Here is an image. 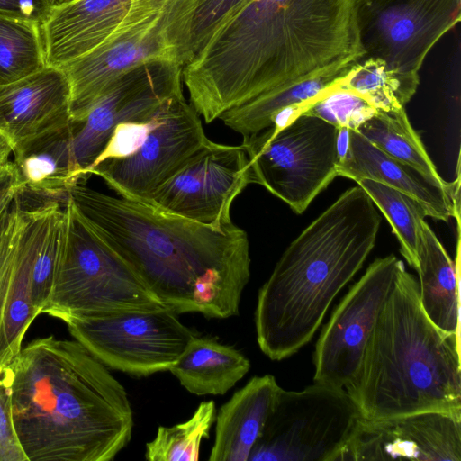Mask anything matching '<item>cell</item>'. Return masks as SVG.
<instances>
[{"instance_id":"6da1fadb","label":"cell","mask_w":461,"mask_h":461,"mask_svg":"<svg viewBox=\"0 0 461 461\" xmlns=\"http://www.w3.org/2000/svg\"><path fill=\"white\" fill-rule=\"evenodd\" d=\"M365 57L355 0H245L183 68L207 123L272 89Z\"/></svg>"},{"instance_id":"7a4b0ae2","label":"cell","mask_w":461,"mask_h":461,"mask_svg":"<svg viewBox=\"0 0 461 461\" xmlns=\"http://www.w3.org/2000/svg\"><path fill=\"white\" fill-rule=\"evenodd\" d=\"M68 196L94 230L177 314H239L250 277L244 230L233 222L221 228L202 224L86 184L71 186Z\"/></svg>"},{"instance_id":"3957f363","label":"cell","mask_w":461,"mask_h":461,"mask_svg":"<svg viewBox=\"0 0 461 461\" xmlns=\"http://www.w3.org/2000/svg\"><path fill=\"white\" fill-rule=\"evenodd\" d=\"M5 380L10 420L26 459L111 461L131 438L124 387L78 341L33 340Z\"/></svg>"},{"instance_id":"277c9868","label":"cell","mask_w":461,"mask_h":461,"mask_svg":"<svg viewBox=\"0 0 461 461\" xmlns=\"http://www.w3.org/2000/svg\"><path fill=\"white\" fill-rule=\"evenodd\" d=\"M381 216L358 185L342 193L286 248L258 294L257 341L271 360L304 347L375 247Z\"/></svg>"},{"instance_id":"5b68a950","label":"cell","mask_w":461,"mask_h":461,"mask_svg":"<svg viewBox=\"0 0 461 461\" xmlns=\"http://www.w3.org/2000/svg\"><path fill=\"white\" fill-rule=\"evenodd\" d=\"M345 390L366 420L425 411L461 417L460 339L429 321L402 262Z\"/></svg>"},{"instance_id":"8992f818","label":"cell","mask_w":461,"mask_h":461,"mask_svg":"<svg viewBox=\"0 0 461 461\" xmlns=\"http://www.w3.org/2000/svg\"><path fill=\"white\" fill-rule=\"evenodd\" d=\"M342 130L320 117L289 115L244 138L251 184L263 185L303 213L338 176Z\"/></svg>"},{"instance_id":"52a82bcc","label":"cell","mask_w":461,"mask_h":461,"mask_svg":"<svg viewBox=\"0 0 461 461\" xmlns=\"http://www.w3.org/2000/svg\"><path fill=\"white\" fill-rule=\"evenodd\" d=\"M197 0H172L60 68L69 84L72 122L83 121L105 88L131 69L158 61L185 66L192 57L191 24Z\"/></svg>"},{"instance_id":"ba28073f","label":"cell","mask_w":461,"mask_h":461,"mask_svg":"<svg viewBox=\"0 0 461 461\" xmlns=\"http://www.w3.org/2000/svg\"><path fill=\"white\" fill-rule=\"evenodd\" d=\"M66 238L51 287L61 316H100L167 305L89 225L73 201L64 203Z\"/></svg>"},{"instance_id":"9c48e42d","label":"cell","mask_w":461,"mask_h":461,"mask_svg":"<svg viewBox=\"0 0 461 461\" xmlns=\"http://www.w3.org/2000/svg\"><path fill=\"white\" fill-rule=\"evenodd\" d=\"M359 417L344 388H280L249 461H334Z\"/></svg>"},{"instance_id":"30bf717a","label":"cell","mask_w":461,"mask_h":461,"mask_svg":"<svg viewBox=\"0 0 461 461\" xmlns=\"http://www.w3.org/2000/svg\"><path fill=\"white\" fill-rule=\"evenodd\" d=\"M66 321L77 340L105 366L136 376L169 371L195 336L167 306Z\"/></svg>"},{"instance_id":"8fae6325","label":"cell","mask_w":461,"mask_h":461,"mask_svg":"<svg viewBox=\"0 0 461 461\" xmlns=\"http://www.w3.org/2000/svg\"><path fill=\"white\" fill-rule=\"evenodd\" d=\"M364 58L419 73L435 44L461 18V0H355Z\"/></svg>"},{"instance_id":"7c38bea8","label":"cell","mask_w":461,"mask_h":461,"mask_svg":"<svg viewBox=\"0 0 461 461\" xmlns=\"http://www.w3.org/2000/svg\"><path fill=\"white\" fill-rule=\"evenodd\" d=\"M209 139L199 114L183 93L170 97L139 148L131 154L93 167L121 197L146 202Z\"/></svg>"},{"instance_id":"4fadbf2b","label":"cell","mask_w":461,"mask_h":461,"mask_svg":"<svg viewBox=\"0 0 461 461\" xmlns=\"http://www.w3.org/2000/svg\"><path fill=\"white\" fill-rule=\"evenodd\" d=\"M184 66L167 61L142 65L116 78L77 122L72 152L79 184L121 123L154 118L166 101L183 93Z\"/></svg>"},{"instance_id":"5bb4252c","label":"cell","mask_w":461,"mask_h":461,"mask_svg":"<svg viewBox=\"0 0 461 461\" xmlns=\"http://www.w3.org/2000/svg\"><path fill=\"white\" fill-rule=\"evenodd\" d=\"M402 262L376 258L336 306L315 346L314 383L345 389L354 380Z\"/></svg>"},{"instance_id":"9a60e30c","label":"cell","mask_w":461,"mask_h":461,"mask_svg":"<svg viewBox=\"0 0 461 461\" xmlns=\"http://www.w3.org/2000/svg\"><path fill=\"white\" fill-rule=\"evenodd\" d=\"M251 184L242 145L208 140L145 203L194 221L221 228L230 223L235 198Z\"/></svg>"},{"instance_id":"2e32d148","label":"cell","mask_w":461,"mask_h":461,"mask_svg":"<svg viewBox=\"0 0 461 461\" xmlns=\"http://www.w3.org/2000/svg\"><path fill=\"white\" fill-rule=\"evenodd\" d=\"M375 460L461 461V417L439 411L359 417L334 461Z\"/></svg>"},{"instance_id":"e0dca14e","label":"cell","mask_w":461,"mask_h":461,"mask_svg":"<svg viewBox=\"0 0 461 461\" xmlns=\"http://www.w3.org/2000/svg\"><path fill=\"white\" fill-rule=\"evenodd\" d=\"M171 1L73 0L55 5L41 24L46 66L62 68Z\"/></svg>"},{"instance_id":"ac0fdd59","label":"cell","mask_w":461,"mask_h":461,"mask_svg":"<svg viewBox=\"0 0 461 461\" xmlns=\"http://www.w3.org/2000/svg\"><path fill=\"white\" fill-rule=\"evenodd\" d=\"M346 138L337 166L338 176L379 182L415 199L427 216L443 221L454 217L460 224L459 174L456 182L444 187L385 154L357 130H347Z\"/></svg>"},{"instance_id":"d6986e66","label":"cell","mask_w":461,"mask_h":461,"mask_svg":"<svg viewBox=\"0 0 461 461\" xmlns=\"http://www.w3.org/2000/svg\"><path fill=\"white\" fill-rule=\"evenodd\" d=\"M69 122L70 88L61 68L46 66L0 86V133L13 149L30 138Z\"/></svg>"},{"instance_id":"ffe728a7","label":"cell","mask_w":461,"mask_h":461,"mask_svg":"<svg viewBox=\"0 0 461 461\" xmlns=\"http://www.w3.org/2000/svg\"><path fill=\"white\" fill-rule=\"evenodd\" d=\"M77 126V122H69L14 148L13 162L22 185L21 195L65 203L68 189L79 184L72 152Z\"/></svg>"},{"instance_id":"44dd1931","label":"cell","mask_w":461,"mask_h":461,"mask_svg":"<svg viewBox=\"0 0 461 461\" xmlns=\"http://www.w3.org/2000/svg\"><path fill=\"white\" fill-rule=\"evenodd\" d=\"M280 388L272 375L254 376L221 405L209 461H249Z\"/></svg>"},{"instance_id":"7402d4cb","label":"cell","mask_w":461,"mask_h":461,"mask_svg":"<svg viewBox=\"0 0 461 461\" xmlns=\"http://www.w3.org/2000/svg\"><path fill=\"white\" fill-rule=\"evenodd\" d=\"M460 239L456 260L425 221L419 274L420 305L429 321L441 331L460 339Z\"/></svg>"},{"instance_id":"603a6c76","label":"cell","mask_w":461,"mask_h":461,"mask_svg":"<svg viewBox=\"0 0 461 461\" xmlns=\"http://www.w3.org/2000/svg\"><path fill=\"white\" fill-rule=\"evenodd\" d=\"M354 64L330 68L272 89L226 111L219 119L243 139L249 137L270 127L281 113L289 109L297 111L306 105L342 77Z\"/></svg>"},{"instance_id":"cb8c5ba5","label":"cell","mask_w":461,"mask_h":461,"mask_svg":"<svg viewBox=\"0 0 461 461\" xmlns=\"http://www.w3.org/2000/svg\"><path fill=\"white\" fill-rule=\"evenodd\" d=\"M249 368V360L236 348L194 336L169 371L188 392L203 396L226 393Z\"/></svg>"},{"instance_id":"d4e9b609","label":"cell","mask_w":461,"mask_h":461,"mask_svg":"<svg viewBox=\"0 0 461 461\" xmlns=\"http://www.w3.org/2000/svg\"><path fill=\"white\" fill-rule=\"evenodd\" d=\"M420 84L419 73L389 67L383 59L364 58L330 86L352 91L376 110L405 108Z\"/></svg>"},{"instance_id":"484cf974","label":"cell","mask_w":461,"mask_h":461,"mask_svg":"<svg viewBox=\"0 0 461 461\" xmlns=\"http://www.w3.org/2000/svg\"><path fill=\"white\" fill-rule=\"evenodd\" d=\"M380 150L407 164L435 184L447 187L419 136L412 128L405 108L377 112L357 130Z\"/></svg>"},{"instance_id":"4316f807","label":"cell","mask_w":461,"mask_h":461,"mask_svg":"<svg viewBox=\"0 0 461 461\" xmlns=\"http://www.w3.org/2000/svg\"><path fill=\"white\" fill-rule=\"evenodd\" d=\"M357 183L385 216L400 243L402 255L416 270L427 216L423 207L411 196L379 182L362 178Z\"/></svg>"},{"instance_id":"83f0119b","label":"cell","mask_w":461,"mask_h":461,"mask_svg":"<svg viewBox=\"0 0 461 461\" xmlns=\"http://www.w3.org/2000/svg\"><path fill=\"white\" fill-rule=\"evenodd\" d=\"M46 67L41 24L0 14V86Z\"/></svg>"},{"instance_id":"f1b7e54d","label":"cell","mask_w":461,"mask_h":461,"mask_svg":"<svg viewBox=\"0 0 461 461\" xmlns=\"http://www.w3.org/2000/svg\"><path fill=\"white\" fill-rule=\"evenodd\" d=\"M214 401L202 402L192 417L171 427L159 426L156 437L146 444L149 461H197L201 442L208 438L216 420Z\"/></svg>"},{"instance_id":"f546056e","label":"cell","mask_w":461,"mask_h":461,"mask_svg":"<svg viewBox=\"0 0 461 461\" xmlns=\"http://www.w3.org/2000/svg\"><path fill=\"white\" fill-rule=\"evenodd\" d=\"M376 112L371 104L356 93L330 86L290 115L310 114L321 118L339 130H357Z\"/></svg>"},{"instance_id":"4dcf8cb0","label":"cell","mask_w":461,"mask_h":461,"mask_svg":"<svg viewBox=\"0 0 461 461\" xmlns=\"http://www.w3.org/2000/svg\"><path fill=\"white\" fill-rule=\"evenodd\" d=\"M245 0H197L191 24L192 56Z\"/></svg>"},{"instance_id":"1f68e13d","label":"cell","mask_w":461,"mask_h":461,"mask_svg":"<svg viewBox=\"0 0 461 461\" xmlns=\"http://www.w3.org/2000/svg\"><path fill=\"white\" fill-rule=\"evenodd\" d=\"M55 5V0H0V14L41 24Z\"/></svg>"},{"instance_id":"d6a6232c","label":"cell","mask_w":461,"mask_h":461,"mask_svg":"<svg viewBox=\"0 0 461 461\" xmlns=\"http://www.w3.org/2000/svg\"><path fill=\"white\" fill-rule=\"evenodd\" d=\"M21 193L22 185L15 166L9 160L0 167V219Z\"/></svg>"},{"instance_id":"836d02e7","label":"cell","mask_w":461,"mask_h":461,"mask_svg":"<svg viewBox=\"0 0 461 461\" xmlns=\"http://www.w3.org/2000/svg\"><path fill=\"white\" fill-rule=\"evenodd\" d=\"M13 154V147L9 140L0 133V167L10 160Z\"/></svg>"},{"instance_id":"e575fe53","label":"cell","mask_w":461,"mask_h":461,"mask_svg":"<svg viewBox=\"0 0 461 461\" xmlns=\"http://www.w3.org/2000/svg\"><path fill=\"white\" fill-rule=\"evenodd\" d=\"M71 1H73V0H56V5H61V4L68 3Z\"/></svg>"},{"instance_id":"d590c367","label":"cell","mask_w":461,"mask_h":461,"mask_svg":"<svg viewBox=\"0 0 461 461\" xmlns=\"http://www.w3.org/2000/svg\"><path fill=\"white\" fill-rule=\"evenodd\" d=\"M55 2H56V0H55Z\"/></svg>"}]
</instances>
